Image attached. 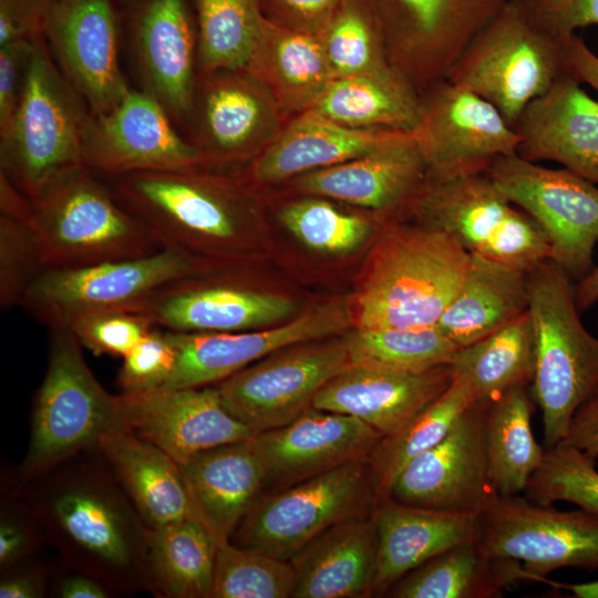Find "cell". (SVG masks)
<instances>
[{"label":"cell","mask_w":598,"mask_h":598,"mask_svg":"<svg viewBox=\"0 0 598 598\" xmlns=\"http://www.w3.org/2000/svg\"><path fill=\"white\" fill-rule=\"evenodd\" d=\"M17 484L63 566L93 576L113 595H154L150 527L97 447Z\"/></svg>","instance_id":"6da1fadb"},{"label":"cell","mask_w":598,"mask_h":598,"mask_svg":"<svg viewBox=\"0 0 598 598\" xmlns=\"http://www.w3.org/2000/svg\"><path fill=\"white\" fill-rule=\"evenodd\" d=\"M488 403H472L437 444L411 461L398 476L389 498L458 514L486 513L499 497L486 456Z\"/></svg>","instance_id":"e0dca14e"},{"label":"cell","mask_w":598,"mask_h":598,"mask_svg":"<svg viewBox=\"0 0 598 598\" xmlns=\"http://www.w3.org/2000/svg\"><path fill=\"white\" fill-rule=\"evenodd\" d=\"M349 300H332L289 321L237 332L169 331L176 349L174 371L162 388L206 386L223 381L266 355L346 331L353 320Z\"/></svg>","instance_id":"ac0fdd59"},{"label":"cell","mask_w":598,"mask_h":598,"mask_svg":"<svg viewBox=\"0 0 598 598\" xmlns=\"http://www.w3.org/2000/svg\"><path fill=\"white\" fill-rule=\"evenodd\" d=\"M543 582L551 586L553 588H558L560 590L569 592L570 596L575 598H598V580L568 584L554 581L546 578L543 580Z\"/></svg>","instance_id":"be15d7a7"},{"label":"cell","mask_w":598,"mask_h":598,"mask_svg":"<svg viewBox=\"0 0 598 598\" xmlns=\"http://www.w3.org/2000/svg\"><path fill=\"white\" fill-rule=\"evenodd\" d=\"M198 166L126 174L114 177L111 187L159 248L196 260V251L235 247L247 213L235 185Z\"/></svg>","instance_id":"5b68a950"},{"label":"cell","mask_w":598,"mask_h":598,"mask_svg":"<svg viewBox=\"0 0 598 598\" xmlns=\"http://www.w3.org/2000/svg\"><path fill=\"white\" fill-rule=\"evenodd\" d=\"M389 60L421 92L445 79L507 0H370Z\"/></svg>","instance_id":"2e32d148"},{"label":"cell","mask_w":598,"mask_h":598,"mask_svg":"<svg viewBox=\"0 0 598 598\" xmlns=\"http://www.w3.org/2000/svg\"><path fill=\"white\" fill-rule=\"evenodd\" d=\"M252 436L200 452L181 466L193 517L215 542L230 538L265 487V467Z\"/></svg>","instance_id":"f546056e"},{"label":"cell","mask_w":598,"mask_h":598,"mask_svg":"<svg viewBox=\"0 0 598 598\" xmlns=\"http://www.w3.org/2000/svg\"><path fill=\"white\" fill-rule=\"evenodd\" d=\"M350 365L423 373L450 365L460 349L435 326L357 328L346 336Z\"/></svg>","instance_id":"7bdbcfd3"},{"label":"cell","mask_w":598,"mask_h":598,"mask_svg":"<svg viewBox=\"0 0 598 598\" xmlns=\"http://www.w3.org/2000/svg\"><path fill=\"white\" fill-rule=\"evenodd\" d=\"M245 70L268 91L282 115L310 110L333 80L320 37L266 19Z\"/></svg>","instance_id":"e575fe53"},{"label":"cell","mask_w":598,"mask_h":598,"mask_svg":"<svg viewBox=\"0 0 598 598\" xmlns=\"http://www.w3.org/2000/svg\"><path fill=\"white\" fill-rule=\"evenodd\" d=\"M575 300L580 312L598 302V265L574 283Z\"/></svg>","instance_id":"6125c7cd"},{"label":"cell","mask_w":598,"mask_h":598,"mask_svg":"<svg viewBox=\"0 0 598 598\" xmlns=\"http://www.w3.org/2000/svg\"><path fill=\"white\" fill-rule=\"evenodd\" d=\"M475 401L477 398L470 383L453 375L450 386L435 401L398 432L382 437L369 461L374 507L390 497L405 466L437 444Z\"/></svg>","instance_id":"60d3db41"},{"label":"cell","mask_w":598,"mask_h":598,"mask_svg":"<svg viewBox=\"0 0 598 598\" xmlns=\"http://www.w3.org/2000/svg\"><path fill=\"white\" fill-rule=\"evenodd\" d=\"M529 386L509 389L488 403L485 446L488 470L499 496L524 493L543 463L545 450L532 430Z\"/></svg>","instance_id":"74e56055"},{"label":"cell","mask_w":598,"mask_h":598,"mask_svg":"<svg viewBox=\"0 0 598 598\" xmlns=\"http://www.w3.org/2000/svg\"><path fill=\"white\" fill-rule=\"evenodd\" d=\"M524 496L540 505L568 502L598 514L596 458L564 442L545 450Z\"/></svg>","instance_id":"7dc6e473"},{"label":"cell","mask_w":598,"mask_h":598,"mask_svg":"<svg viewBox=\"0 0 598 598\" xmlns=\"http://www.w3.org/2000/svg\"><path fill=\"white\" fill-rule=\"evenodd\" d=\"M44 269L32 219L0 214V303L21 306L24 295Z\"/></svg>","instance_id":"c3c4849f"},{"label":"cell","mask_w":598,"mask_h":598,"mask_svg":"<svg viewBox=\"0 0 598 598\" xmlns=\"http://www.w3.org/2000/svg\"><path fill=\"white\" fill-rule=\"evenodd\" d=\"M427 177L414 132L371 152L295 178L298 190L381 213L405 208Z\"/></svg>","instance_id":"4316f807"},{"label":"cell","mask_w":598,"mask_h":598,"mask_svg":"<svg viewBox=\"0 0 598 598\" xmlns=\"http://www.w3.org/2000/svg\"><path fill=\"white\" fill-rule=\"evenodd\" d=\"M414 132L427 179L486 172L494 159L517 154L520 136L488 101L446 79L421 92Z\"/></svg>","instance_id":"9a60e30c"},{"label":"cell","mask_w":598,"mask_h":598,"mask_svg":"<svg viewBox=\"0 0 598 598\" xmlns=\"http://www.w3.org/2000/svg\"><path fill=\"white\" fill-rule=\"evenodd\" d=\"M97 450L150 528L193 517L182 467L166 452L118 427L102 434Z\"/></svg>","instance_id":"d6a6232c"},{"label":"cell","mask_w":598,"mask_h":598,"mask_svg":"<svg viewBox=\"0 0 598 598\" xmlns=\"http://www.w3.org/2000/svg\"><path fill=\"white\" fill-rule=\"evenodd\" d=\"M153 327L141 312L107 311L81 318L69 329L94 354L123 358Z\"/></svg>","instance_id":"681fc988"},{"label":"cell","mask_w":598,"mask_h":598,"mask_svg":"<svg viewBox=\"0 0 598 598\" xmlns=\"http://www.w3.org/2000/svg\"><path fill=\"white\" fill-rule=\"evenodd\" d=\"M0 574L1 598H43L50 594L49 568L38 561L35 556Z\"/></svg>","instance_id":"6f0895ef"},{"label":"cell","mask_w":598,"mask_h":598,"mask_svg":"<svg viewBox=\"0 0 598 598\" xmlns=\"http://www.w3.org/2000/svg\"><path fill=\"white\" fill-rule=\"evenodd\" d=\"M528 310V271L471 255L462 283L436 326L458 348L470 346Z\"/></svg>","instance_id":"836d02e7"},{"label":"cell","mask_w":598,"mask_h":598,"mask_svg":"<svg viewBox=\"0 0 598 598\" xmlns=\"http://www.w3.org/2000/svg\"><path fill=\"white\" fill-rule=\"evenodd\" d=\"M416 223L444 230L471 255L529 271L549 259L539 225L513 204L486 172L427 179L405 207Z\"/></svg>","instance_id":"9c48e42d"},{"label":"cell","mask_w":598,"mask_h":598,"mask_svg":"<svg viewBox=\"0 0 598 598\" xmlns=\"http://www.w3.org/2000/svg\"><path fill=\"white\" fill-rule=\"evenodd\" d=\"M536 347L528 310L489 336L460 348L450 367L473 388L477 400L492 401L534 379Z\"/></svg>","instance_id":"ab89813d"},{"label":"cell","mask_w":598,"mask_h":598,"mask_svg":"<svg viewBox=\"0 0 598 598\" xmlns=\"http://www.w3.org/2000/svg\"><path fill=\"white\" fill-rule=\"evenodd\" d=\"M524 580L527 576L517 561L487 556L474 539L417 566L386 594L395 598H498Z\"/></svg>","instance_id":"8d00e7d4"},{"label":"cell","mask_w":598,"mask_h":598,"mask_svg":"<svg viewBox=\"0 0 598 598\" xmlns=\"http://www.w3.org/2000/svg\"><path fill=\"white\" fill-rule=\"evenodd\" d=\"M51 0H0V47L43 35Z\"/></svg>","instance_id":"9f6ffc18"},{"label":"cell","mask_w":598,"mask_h":598,"mask_svg":"<svg viewBox=\"0 0 598 598\" xmlns=\"http://www.w3.org/2000/svg\"><path fill=\"white\" fill-rule=\"evenodd\" d=\"M470 254L448 233L393 225L378 244L353 316L358 328L435 326L457 292Z\"/></svg>","instance_id":"7a4b0ae2"},{"label":"cell","mask_w":598,"mask_h":598,"mask_svg":"<svg viewBox=\"0 0 598 598\" xmlns=\"http://www.w3.org/2000/svg\"><path fill=\"white\" fill-rule=\"evenodd\" d=\"M348 0H259L269 22L293 31L320 37Z\"/></svg>","instance_id":"f5cc1de1"},{"label":"cell","mask_w":598,"mask_h":598,"mask_svg":"<svg viewBox=\"0 0 598 598\" xmlns=\"http://www.w3.org/2000/svg\"><path fill=\"white\" fill-rule=\"evenodd\" d=\"M45 542L18 484L1 496L0 571L34 557Z\"/></svg>","instance_id":"816d5d0a"},{"label":"cell","mask_w":598,"mask_h":598,"mask_svg":"<svg viewBox=\"0 0 598 598\" xmlns=\"http://www.w3.org/2000/svg\"><path fill=\"white\" fill-rule=\"evenodd\" d=\"M499 190L545 233L549 259L577 282L594 268L598 244V186L566 168L501 156L486 171Z\"/></svg>","instance_id":"7c38bea8"},{"label":"cell","mask_w":598,"mask_h":598,"mask_svg":"<svg viewBox=\"0 0 598 598\" xmlns=\"http://www.w3.org/2000/svg\"><path fill=\"white\" fill-rule=\"evenodd\" d=\"M563 49L567 73L598 93V55L575 33L564 38Z\"/></svg>","instance_id":"94428289"},{"label":"cell","mask_w":598,"mask_h":598,"mask_svg":"<svg viewBox=\"0 0 598 598\" xmlns=\"http://www.w3.org/2000/svg\"><path fill=\"white\" fill-rule=\"evenodd\" d=\"M477 542L489 557L517 561L527 581L561 568L598 569V514L558 511L525 496H499L480 516Z\"/></svg>","instance_id":"5bb4252c"},{"label":"cell","mask_w":598,"mask_h":598,"mask_svg":"<svg viewBox=\"0 0 598 598\" xmlns=\"http://www.w3.org/2000/svg\"><path fill=\"white\" fill-rule=\"evenodd\" d=\"M43 37L63 76L92 114L112 111L131 90L118 62L113 0H51Z\"/></svg>","instance_id":"d6986e66"},{"label":"cell","mask_w":598,"mask_h":598,"mask_svg":"<svg viewBox=\"0 0 598 598\" xmlns=\"http://www.w3.org/2000/svg\"><path fill=\"white\" fill-rule=\"evenodd\" d=\"M199 272L164 286L141 313L171 331L237 332L282 323L296 312L288 297L237 282L203 280Z\"/></svg>","instance_id":"cb8c5ba5"},{"label":"cell","mask_w":598,"mask_h":598,"mask_svg":"<svg viewBox=\"0 0 598 598\" xmlns=\"http://www.w3.org/2000/svg\"><path fill=\"white\" fill-rule=\"evenodd\" d=\"M199 73L245 70L262 30L259 0H193Z\"/></svg>","instance_id":"b9f144b4"},{"label":"cell","mask_w":598,"mask_h":598,"mask_svg":"<svg viewBox=\"0 0 598 598\" xmlns=\"http://www.w3.org/2000/svg\"><path fill=\"white\" fill-rule=\"evenodd\" d=\"M50 330L47 371L33 403L19 483L97 447L102 434L117 427L120 395L101 385L70 329Z\"/></svg>","instance_id":"52a82bcc"},{"label":"cell","mask_w":598,"mask_h":598,"mask_svg":"<svg viewBox=\"0 0 598 598\" xmlns=\"http://www.w3.org/2000/svg\"><path fill=\"white\" fill-rule=\"evenodd\" d=\"M216 542L195 517L150 528L148 566L154 596L210 598Z\"/></svg>","instance_id":"f35d334b"},{"label":"cell","mask_w":598,"mask_h":598,"mask_svg":"<svg viewBox=\"0 0 598 598\" xmlns=\"http://www.w3.org/2000/svg\"><path fill=\"white\" fill-rule=\"evenodd\" d=\"M83 156L91 171L113 178L202 165L197 148L177 133L162 104L146 91L133 90L112 111L90 112Z\"/></svg>","instance_id":"ffe728a7"},{"label":"cell","mask_w":598,"mask_h":598,"mask_svg":"<svg viewBox=\"0 0 598 598\" xmlns=\"http://www.w3.org/2000/svg\"><path fill=\"white\" fill-rule=\"evenodd\" d=\"M32 207L44 269L140 258L161 249L87 166L54 183Z\"/></svg>","instance_id":"8992f818"},{"label":"cell","mask_w":598,"mask_h":598,"mask_svg":"<svg viewBox=\"0 0 598 598\" xmlns=\"http://www.w3.org/2000/svg\"><path fill=\"white\" fill-rule=\"evenodd\" d=\"M563 41L520 0H507L445 79L488 101L514 127L528 104L567 74Z\"/></svg>","instance_id":"ba28073f"},{"label":"cell","mask_w":598,"mask_h":598,"mask_svg":"<svg viewBox=\"0 0 598 598\" xmlns=\"http://www.w3.org/2000/svg\"><path fill=\"white\" fill-rule=\"evenodd\" d=\"M90 110L58 68L44 37L28 58L12 126L0 140V173L34 202L86 166L83 138Z\"/></svg>","instance_id":"3957f363"},{"label":"cell","mask_w":598,"mask_h":598,"mask_svg":"<svg viewBox=\"0 0 598 598\" xmlns=\"http://www.w3.org/2000/svg\"><path fill=\"white\" fill-rule=\"evenodd\" d=\"M333 79L391 66L370 0H348L320 35Z\"/></svg>","instance_id":"ee69618b"},{"label":"cell","mask_w":598,"mask_h":598,"mask_svg":"<svg viewBox=\"0 0 598 598\" xmlns=\"http://www.w3.org/2000/svg\"><path fill=\"white\" fill-rule=\"evenodd\" d=\"M405 133L411 132L350 128L307 111L254 156L249 176L262 185L296 178L359 157Z\"/></svg>","instance_id":"4dcf8cb0"},{"label":"cell","mask_w":598,"mask_h":598,"mask_svg":"<svg viewBox=\"0 0 598 598\" xmlns=\"http://www.w3.org/2000/svg\"><path fill=\"white\" fill-rule=\"evenodd\" d=\"M117 427L147 441L181 466L200 452L256 433L224 406L217 388L122 392Z\"/></svg>","instance_id":"44dd1931"},{"label":"cell","mask_w":598,"mask_h":598,"mask_svg":"<svg viewBox=\"0 0 598 598\" xmlns=\"http://www.w3.org/2000/svg\"><path fill=\"white\" fill-rule=\"evenodd\" d=\"M192 114L202 164L254 157L281 128L276 102L246 70L199 73Z\"/></svg>","instance_id":"7402d4cb"},{"label":"cell","mask_w":598,"mask_h":598,"mask_svg":"<svg viewBox=\"0 0 598 598\" xmlns=\"http://www.w3.org/2000/svg\"><path fill=\"white\" fill-rule=\"evenodd\" d=\"M203 271L200 261L175 250L79 268H47L23 297L21 307L51 328H70L90 315L141 312L164 286Z\"/></svg>","instance_id":"8fae6325"},{"label":"cell","mask_w":598,"mask_h":598,"mask_svg":"<svg viewBox=\"0 0 598 598\" xmlns=\"http://www.w3.org/2000/svg\"><path fill=\"white\" fill-rule=\"evenodd\" d=\"M568 73L524 110L514 128L520 136L517 155L559 163L598 184V101Z\"/></svg>","instance_id":"484cf974"},{"label":"cell","mask_w":598,"mask_h":598,"mask_svg":"<svg viewBox=\"0 0 598 598\" xmlns=\"http://www.w3.org/2000/svg\"><path fill=\"white\" fill-rule=\"evenodd\" d=\"M350 367L347 339L279 349L220 381L225 409L255 433L283 426L312 406L317 393Z\"/></svg>","instance_id":"4fadbf2b"},{"label":"cell","mask_w":598,"mask_h":598,"mask_svg":"<svg viewBox=\"0 0 598 598\" xmlns=\"http://www.w3.org/2000/svg\"><path fill=\"white\" fill-rule=\"evenodd\" d=\"M131 33L146 92L172 118L193 113L197 30L186 0H132Z\"/></svg>","instance_id":"d4e9b609"},{"label":"cell","mask_w":598,"mask_h":598,"mask_svg":"<svg viewBox=\"0 0 598 598\" xmlns=\"http://www.w3.org/2000/svg\"><path fill=\"white\" fill-rule=\"evenodd\" d=\"M574 281L547 259L528 271V313L536 364L532 396L542 410L544 446L564 441L598 386V339L582 324Z\"/></svg>","instance_id":"277c9868"},{"label":"cell","mask_w":598,"mask_h":598,"mask_svg":"<svg viewBox=\"0 0 598 598\" xmlns=\"http://www.w3.org/2000/svg\"><path fill=\"white\" fill-rule=\"evenodd\" d=\"M50 594L59 598H109L111 590L93 576L63 566L51 580Z\"/></svg>","instance_id":"91938a15"},{"label":"cell","mask_w":598,"mask_h":598,"mask_svg":"<svg viewBox=\"0 0 598 598\" xmlns=\"http://www.w3.org/2000/svg\"><path fill=\"white\" fill-rule=\"evenodd\" d=\"M533 19L564 39L582 27L598 24V0H520Z\"/></svg>","instance_id":"db71d44e"},{"label":"cell","mask_w":598,"mask_h":598,"mask_svg":"<svg viewBox=\"0 0 598 598\" xmlns=\"http://www.w3.org/2000/svg\"><path fill=\"white\" fill-rule=\"evenodd\" d=\"M33 42L16 41L0 47V140L12 126Z\"/></svg>","instance_id":"11a10c76"},{"label":"cell","mask_w":598,"mask_h":598,"mask_svg":"<svg viewBox=\"0 0 598 598\" xmlns=\"http://www.w3.org/2000/svg\"><path fill=\"white\" fill-rule=\"evenodd\" d=\"M595 395H598V386H597V390H596V393H595Z\"/></svg>","instance_id":"e7e4bbea"},{"label":"cell","mask_w":598,"mask_h":598,"mask_svg":"<svg viewBox=\"0 0 598 598\" xmlns=\"http://www.w3.org/2000/svg\"><path fill=\"white\" fill-rule=\"evenodd\" d=\"M377 560L372 595L386 594L434 556L478 538L480 516L412 506L386 498L373 511Z\"/></svg>","instance_id":"f1b7e54d"},{"label":"cell","mask_w":598,"mask_h":598,"mask_svg":"<svg viewBox=\"0 0 598 598\" xmlns=\"http://www.w3.org/2000/svg\"><path fill=\"white\" fill-rule=\"evenodd\" d=\"M452 380L450 365L423 373L350 365L317 393L312 408L354 416L388 436L435 401Z\"/></svg>","instance_id":"83f0119b"},{"label":"cell","mask_w":598,"mask_h":598,"mask_svg":"<svg viewBox=\"0 0 598 598\" xmlns=\"http://www.w3.org/2000/svg\"><path fill=\"white\" fill-rule=\"evenodd\" d=\"M377 547L373 513L330 527L290 559L296 571L292 597L372 596Z\"/></svg>","instance_id":"1f68e13d"},{"label":"cell","mask_w":598,"mask_h":598,"mask_svg":"<svg viewBox=\"0 0 598 598\" xmlns=\"http://www.w3.org/2000/svg\"><path fill=\"white\" fill-rule=\"evenodd\" d=\"M279 220L307 247L332 255L354 251L373 230L368 219L346 214L316 197L288 203L279 210Z\"/></svg>","instance_id":"bcb514c9"},{"label":"cell","mask_w":598,"mask_h":598,"mask_svg":"<svg viewBox=\"0 0 598 598\" xmlns=\"http://www.w3.org/2000/svg\"><path fill=\"white\" fill-rule=\"evenodd\" d=\"M308 111L355 130L415 132L421 118V93L391 65L333 79Z\"/></svg>","instance_id":"d590c367"},{"label":"cell","mask_w":598,"mask_h":598,"mask_svg":"<svg viewBox=\"0 0 598 598\" xmlns=\"http://www.w3.org/2000/svg\"><path fill=\"white\" fill-rule=\"evenodd\" d=\"M374 509L369 461L344 464L258 496L235 528V545L290 560L330 527Z\"/></svg>","instance_id":"30bf717a"},{"label":"cell","mask_w":598,"mask_h":598,"mask_svg":"<svg viewBox=\"0 0 598 598\" xmlns=\"http://www.w3.org/2000/svg\"><path fill=\"white\" fill-rule=\"evenodd\" d=\"M296 571L290 560L244 548L229 539L216 542L210 598L292 597Z\"/></svg>","instance_id":"f6af8a7d"},{"label":"cell","mask_w":598,"mask_h":598,"mask_svg":"<svg viewBox=\"0 0 598 598\" xmlns=\"http://www.w3.org/2000/svg\"><path fill=\"white\" fill-rule=\"evenodd\" d=\"M175 363L176 349L169 331L155 326L123 357L118 385L122 392L162 388L172 375Z\"/></svg>","instance_id":"f907efd6"},{"label":"cell","mask_w":598,"mask_h":598,"mask_svg":"<svg viewBox=\"0 0 598 598\" xmlns=\"http://www.w3.org/2000/svg\"><path fill=\"white\" fill-rule=\"evenodd\" d=\"M561 442L598 458V395H594L578 409Z\"/></svg>","instance_id":"680465c9"},{"label":"cell","mask_w":598,"mask_h":598,"mask_svg":"<svg viewBox=\"0 0 598 598\" xmlns=\"http://www.w3.org/2000/svg\"><path fill=\"white\" fill-rule=\"evenodd\" d=\"M383 435L347 414L310 408L290 423L252 436L265 487L275 491L348 463L370 461Z\"/></svg>","instance_id":"603a6c76"}]
</instances>
